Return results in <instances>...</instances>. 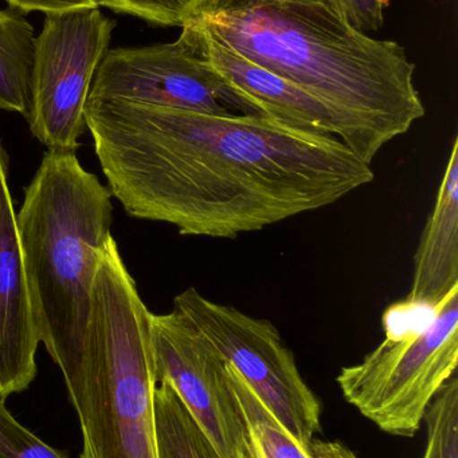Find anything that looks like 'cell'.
Here are the masks:
<instances>
[{"label": "cell", "mask_w": 458, "mask_h": 458, "mask_svg": "<svg viewBox=\"0 0 458 458\" xmlns=\"http://www.w3.org/2000/svg\"><path fill=\"white\" fill-rule=\"evenodd\" d=\"M428 445L424 458H458V378L446 382L428 408Z\"/></svg>", "instance_id": "16"}, {"label": "cell", "mask_w": 458, "mask_h": 458, "mask_svg": "<svg viewBox=\"0 0 458 458\" xmlns=\"http://www.w3.org/2000/svg\"><path fill=\"white\" fill-rule=\"evenodd\" d=\"M186 23L335 110L368 165L427 113L405 48L355 29L335 0H199Z\"/></svg>", "instance_id": "2"}, {"label": "cell", "mask_w": 458, "mask_h": 458, "mask_svg": "<svg viewBox=\"0 0 458 458\" xmlns=\"http://www.w3.org/2000/svg\"><path fill=\"white\" fill-rule=\"evenodd\" d=\"M421 330L386 335L338 376L344 398L379 429L413 437L436 395L456 374L458 285L433 307Z\"/></svg>", "instance_id": "5"}, {"label": "cell", "mask_w": 458, "mask_h": 458, "mask_svg": "<svg viewBox=\"0 0 458 458\" xmlns=\"http://www.w3.org/2000/svg\"><path fill=\"white\" fill-rule=\"evenodd\" d=\"M89 98L118 99L218 117H268L209 64L187 27L172 43L108 51Z\"/></svg>", "instance_id": "8"}, {"label": "cell", "mask_w": 458, "mask_h": 458, "mask_svg": "<svg viewBox=\"0 0 458 458\" xmlns=\"http://www.w3.org/2000/svg\"><path fill=\"white\" fill-rule=\"evenodd\" d=\"M199 0H93L97 7L142 19L153 26L182 27Z\"/></svg>", "instance_id": "17"}, {"label": "cell", "mask_w": 458, "mask_h": 458, "mask_svg": "<svg viewBox=\"0 0 458 458\" xmlns=\"http://www.w3.org/2000/svg\"><path fill=\"white\" fill-rule=\"evenodd\" d=\"M151 315L113 240L82 346L59 368L81 425V458H158Z\"/></svg>", "instance_id": "4"}, {"label": "cell", "mask_w": 458, "mask_h": 458, "mask_svg": "<svg viewBox=\"0 0 458 458\" xmlns=\"http://www.w3.org/2000/svg\"><path fill=\"white\" fill-rule=\"evenodd\" d=\"M230 376L261 458H315L280 424L231 365Z\"/></svg>", "instance_id": "15"}, {"label": "cell", "mask_w": 458, "mask_h": 458, "mask_svg": "<svg viewBox=\"0 0 458 458\" xmlns=\"http://www.w3.org/2000/svg\"><path fill=\"white\" fill-rule=\"evenodd\" d=\"M0 145V401L24 392L37 377L40 341L24 276L16 212Z\"/></svg>", "instance_id": "11"}, {"label": "cell", "mask_w": 458, "mask_h": 458, "mask_svg": "<svg viewBox=\"0 0 458 458\" xmlns=\"http://www.w3.org/2000/svg\"><path fill=\"white\" fill-rule=\"evenodd\" d=\"M458 285V140H454L435 209L428 219L416 256L410 293L403 309L428 307Z\"/></svg>", "instance_id": "12"}, {"label": "cell", "mask_w": 458, "mask_h": 458, "mask_svg": "<svg viewBox=\"0 0 458 458\" xmlns=\"http://www.w3.org/2000/svg\"><path fill=\"white\" fill-rule=\"evenodd\" d=\"M172 310L212 342L280 424L312 452L322 406L276 326L236 307L215 303L194 287L175 296Z\"/></svg>", "instance_id": "6"}, {"label": "cell", "mask_w": 458, "mask_h": 458, "mask_svg": "<svg viewBox=\"0 0 458 458\" xmlns=\"http://www.w3.org/2000/svg\"><path fill=\"white\" fill-rule=\"evenodd\" d=\"M182 27L193 32L209 64L269 118L303 133L335 137L360 160L362 148L354 129L324 102L220 45L199 27Z\"/></svg>", "instance_id": "10"}, {"label": "cell", "mask_w": 458, "mask_h": 458, "mask_svg": "<svg viewBox=\"0 0 458 458\" xmlns=\"http://www.w3.org/2000/svg\"><path fill=\"white\" fill-rule=\"evenodd\" d=\"M156 382L174 387L222 458H261L237 397L230 363L182 315H151Z\"/></svg>", "instance_id": "9"}, {"label": "cell", "mask_w": 458, "mask_h": 458, "mask_svg": "<svg viewBox=\"0 0 458 458\" xmlns=\"http://www.w3.org/2000/svg\"><path fill=\"white\" fill-rule=\"evenodd\" d=\"M115 27L96 5L46 13L37 37L26 120L48 150L75 152L80 147L91 83Z\"/></svg>", "instance_id": "7"}, {"label": "cell", "mask_w": 458, "mask_h": 458, "mask_svg": "<svg viewBox=\"0 0 458 458\" xmlns=\"http://www.w3.org/2000/svg\"><path fill=\"white\" fill-rule=\"evenodd\" d=\"M347 21L362 32L378 31L385 23L390 0H335Z\"/></svg>", "instance_id": "19"}, {"label": "cell", "mask_w": 458, "mask_h": 458, "mask_svg": "<svg viewBox=\"0 0 458 458\" xmlns=\"http://www.w3.org/2000/svg\"><path fill=\"white\" fill-rule=\"evenodd\" d=\"M37 37L23 13L0 10V110L29 117Z\"/></svg>", "instance_id": "13"}, {"label": "cell", "mask_w": 458, "mask_h": 458, "mask_svg": "<svg viewBox=\"0 0 458 458\" xmlns=\"http://www.w3.org/2000/svg\"><path fill=\"white\" fill-rule=\"evenodd\" d=\"M153 411L158 458H222L169 382H156Z\"/></svg>", "instance_id": "14"}, {"label": "cell", "mask_w": 458, "mask_h": 458, "mask_svg": "<svg viewBox=\"0 0 458 458\" xmlns=\"http://www.w3.org/2000/svg\"><path fill=\"white\" fill-rule=\"evenodd\" d=\"M0 458H70L56 451L16 421L0 401Z\"/></svg>", "instance_id": "18"}, {"label": "cell", "mask_w": 458, "mask_h": 458, "mask_svg": "<svg viewBox=\"0 0 458 458\" xmlns=\"http://www.w3.org/2000/svg\"><path fill=\"white\" fill-rule=\"evenodd\" d=\"M112 211V193L75 152L48 150L16 214L32 319L58 368L82 346Z\"/></svg>", "instance_id": "3"}, {"label": "cell", "mask_w": 458, "mask_h": 458, "mask_svg": "<svg viewBox=\"0 0 458 458\" xmlns=\"http://www.w3.org/2000/svg\"><path fill=\"white\" fill-rule=\"evenodd\" d=\"M11 7L21 13H53L73 8L94 7L93 0H5ZM97 7V5H96Z\"/></svg>", "instance_id": "20"}, {"label": "cell", "mask_w": 458, "mask_h": 458, "mask_svg": "<svg viewBox=\"0 0 458 458\" xmlns=\"http://www.w3.org/2000/svg\"><path fill=\"white\" fill-rule=\"evenodd\" d=\"M85 123L126 214L183 236L236 239L331 206L376 177L341 140L269 117L88 98Z\"/></svg>", "instance_id": "1"}, {"label": "cell", "mask_w": 458, "mask_h": 458, "mask_svg": "<svg viewBox=\"0 0 458 458\" xmlns=\"http://www.w3.org/2000/svg\"><path fill=\"white\" fill-rule=\"evenodd\" d=\"M315 458H358L341 443H327V441H315L311 446Z\"/></svg>", "instance_id": "21"}]
</instances>
